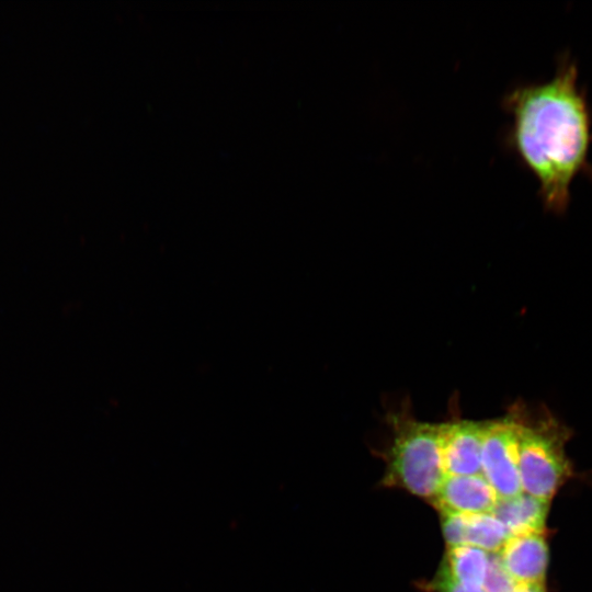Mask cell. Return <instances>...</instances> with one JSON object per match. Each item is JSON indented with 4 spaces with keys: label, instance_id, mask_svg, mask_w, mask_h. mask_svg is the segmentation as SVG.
Masks as SVG:
<instances>
[{
    "label": "cell",
    "instance_id": "6da1fadb",
    "mask_svg": "<svg viewBox=\"0 0 592 592\" xmlns=\"http://www.w3.org/2000/svg\"><path fill=\"white\" fill-rule=\"evenodd\" d=\"M578 73L565 54L551 79L516 87L503 99L512 116L509 146L536 178L544 208L556 215L567 212L572 182L592 178V111Z\"/></svg>",
    "mask_w": 592,
    "mask_h": 592
},
{
    "label": "cell",
    "instance_id": "7a4b0ae2",
    "mask_svg": "<svg viewBox=\"0 0 592 592\" xmlns=\"http://www.w3.org/2000/svg\"><path fill=\"white\" fill-rule=\"evenodd\" d=\"M391 441L383 457V483L432 500L445 470L442 459L443 423L419 421L406 409L388 415Z\"/></svg>",
    "mask_w": 592,
    "mask_h": 592
},
{
    "label": "cell",
    "instance_id": "3957f363",
    "mask_svg": "<svg viewBox=\"0 0 592 592\" xmlns=\"http://www.w3.org/2000/svg\"><path fill=\"white\" fill-rule=\"evenodd\" d=\"M514 408L522 491L550 502L572 474V465L566 454L571 429L545 407L536 411H530L522 405Z\"/></svg>",
    "mask_w": 592,
    "mask_h": 592
},
{
    "label": "cell",
    "instance_id": "277c9868",
    "mask_svg": "<svg viewBox=\"0 0 592 592\" xmlns=\"http://www.w3.org/2000/svg\"><path fill=\"white\" fill-rule=\"evenodd\" d=\"M481 475L499 499L521 494L517 415L515 408L498 420L487 421L481 454Z\"/></svg>",
    "mask_w": 592,
    "mask_h": 592
},
{
    "label": "cell",
    "instance_id": "5b68a950",
    "mask_svg": "<svg viewBox=\"0 0 592 592\" xmlns=\"http://www.w3.org/2000/svg\"><path fill=\"white\" fill-rule=\"evenodd\" d=\"M487 421L454 419L443 422L442 459L446 476L481 474Z\"/></svg>",
    "mask_w": 592,
    "mask_h": 592
},
{
    "label": "cell",
    "instance_id": "8992f818",
    "mask_svg": "<svg viewBox=\"0 0 592 592\" xmlns=\"http://www.w3.org/2000/svg\"><path fill=\"white\" fill-rule=\"evenodd\" d=\"M497 556L515 584H544L549 561L544 533L510 536Z\"/></svg>",
    "mask_w": 592,
    "mask_h": 592
},
{
    "label": "cell",
    "instance_id": "52a82bcc",
    "mask_svg": "<svg viewBox=\"0 0 592 592\" xmlns=\"http://www.w3.org/2000/svg\"><path fill=\"white\" fill-rule=\"evenodd\" d=\"M499 498L481 475L445 476L430 501L441 513H491Z\"/></svg>",
    "mask_w": 592,
    "mask_h": 592
},
{
    "label": "cell",
    "instance_id": "ba28073f",
    "mask_svg": "<svg viewBox=\"0 0 592 592\" xmlns=\"http://www.w3.org/2000/svg\"><path fill=\"white\" fill-rule=\"evenodd\" d=\"M443 536L448 547L468 545L498 554L510 537L492 513H441Z\"/></svg>",
    "mask_w": 592,
    "mask_h": 592
},
{
    "label": "cell",
    "instance_id": "9c48e42d",
    "mask_svg": "<svg viewBox=\"0 0 592 592\" xmlns=\"http://www.w3.org/2000/svg\"><path fill=\"white\" fill-rule=\"evenodd\" d=\"M550 502L522 492L499 499L492 514L503 524L509 536L544 533Z\"/></svg>",
    "mask_w": 592,
    "mask_h": 592
},
{
    "label": "cell",
    "instance_id": "30bf717a",
    "mask_svg": "<svg viewBox=\"0 0 592 592\" xmlns=\"http://www.w3.org/2000/svg\"><path fill=\"white\" fill-rule=\"evenodd\" d=\"M491 555L480 548L460 545L447 547L441 569L456 583L474 589H482Z\"/></svg>",
    "mask_w": 592,
    "mask_h": 592
},
{
    "label": "cell",
    "instance_id": "8fae6325",
    "mask_svg": "<svg viewBox=\"0 0 592 592\" xmlns=\"http://www.w3.org/2000/svg\"><path fill=\"white\" fill-rule=\"evenodd\" d=\"M516 584L501 566L497 554H492L482 590L486 592H514Z\"/></svg>",
    "mask_w": 592,
    "mask_h": 592
},
{
    "label": "cell",
    "instance_id": "7c38bea8",
    "mask_svg": "<svg viewBox=\"0 0 592 592\" xmlns=\"http://www.w3.org/2000/svg\"><path fill=\"white\" fill-rule=\"evenodd\" d=\"M426 588L432 592H486L482 589L466 588L456 583L441 568Z\"/></svg>",
    "mask_w": 592,
    "mask_h": 592
},
{
    "label": "cell",
    "instance_id": "4fadbf2b",
    "mask_svg": "<svg viewBox=\"0 0 592 592\" xmlns=\"http://www.w3.org/2000/svg\"><path fill=\"white\" fill-rule=\"evenodd\" d=\"M514 592H546L544 584H516Z\"/></svg>",
    "mask_w": 592,
    "mask_h": 592
}]
</instances>
